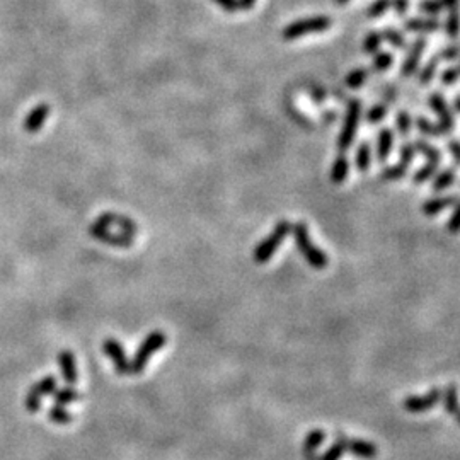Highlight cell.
I'll list each match as a JSON object with an SVG mask.
<instances>
[{"label": "cell", "mask_w": 460, "mask_h": 460, "mask_svg": "<svg viewBox=\"0 0 460 460\" xmlns=\"http://www.w3.org/2000/svg\"><path fill=\"white\" fill-rule=\"evenodd\" d=\"M290 232L293 234V239H295V244L297 248H299L300 254L306 258V261L310 264V266L316 268V270H322V268L328 266L329 264L328 254L314 246L312 239H310L309 234V227H307L306 223L297 222L295 226H292V230Z\"/></svg>", "instance_id": "1"}, {"label": "cell", "mask_w": 460, "mask_h": 460, "mask_svg": "<svg viewBox=\"0 0 460 460\" xmlns=\"http://www.w3.org/2000/svg\"><path fill=\"white\" fill-rule=\"evenodd\" d=\"M166 341H168V338H166L164 332L152 331L150 334L143 339L142 345L139 346L135 357H133V360H130V375L142 374L152 354H154L155 351L162 350L166 345Z\"/></svg>", "instance_id": "2"}, {"label": "cell", "mask_w": 460, "mask_h": 460, "mask_svg": "<svg viewBox=\"0 0 460 460\" xmlns=\"http://www.w3.org/2000/svg\"><path fill=\"white\" fill-rule=\"evenodd\" d=\"M361 110H363V104H361L360 99L348 101L345 121H343V128H341V132H339V137H338V148L343 152V154H345L348 148H350L354 142L358 123H360Z\"/></svg>", "instance_id": "3"}, {"label": "cell", "mask_w": 460, "mask_h": 460, "mask_svg": "<svg viewBox=\"0 0 460 460\" xmlns=\"http://www.w3.org/2000/svg\"><path fill=\"white\" fill-rule=\"evenodd\" d=\"M292 230V223L287 222V220H280V222L274 226L273 232L268 235L266 239L259 242L258 248L254 249V261L258 264H264L271 259V256L277 252V249L280 248L281 242L285 241V237L290 234Z\"/></svg>", "instance_id": "4"}, {"label": "cell", "mask_w": 460, "mask_h": 460, "mask_svg": "<svg viewBox=\"0 0 460 460\" xmlns=\"http://www.w3.org/2000/svg\"><path fill=\"white\" fill-rule=\"evenodd\" d=\"M332 21L328 16H314L307 17V19H299L295 23L288 24L287 28L281 31V38L287 41H293V39L300 38V36L312 34V32H322L328 31L331 28Z\"/></svg>", "instance_id": "5"}, {"label": "cell", "mask_w": 460, "mask_h": 460, "mask_svg": "<svg viewBox=\"0 0 460 460\" xmlns=\"http://www.w3.org/2000/svg\"><path fill=\"white\" fill-rule=\"evenodd\" d=\"M57 390V379L53 375L45 377L39 382H36L34 386L29 389L26 399H24V406L29 412H38L41 408V397L53 394Z\"/></svg>", "instance_id": "6"}, {"label": "cell", "mask_w": 460, "mask_h": 460, "mask_svg": "<svg viewBox=\"0 0 460 460\" xmlns=\"http://www.w3.org/2000/svg\"><path fill=\"white\" fill-rule=\"evenodd\" d=\"M336 440L343 445V450L354 455V457L375 459L379 455V448H377V445L370 443V441L357 440V438H350L343 433H338Z\"/></svg>", "instance_id": "7"}, {"label": "cell", "mask_w": 460, "mask_h": 460, "mask_svg": "<svg viewBox=\"0 0 460 460\" xmlns=\"http://www.w3.org/2000/svg\"><path fill=\"white\" fill-rule=\"evenodd\" d=\"M428 104L430 108L433 110V113L438 116V125H440L441 132L445 133H450L452 130H454V113H452L450 106H448V103L445 101V97L441 96L440 92H433L432 96L428 97Z\"/></svg>", "instance_id": "8"}, {"label": "cell", "mask_w": 460, "mask_h": 460, "mask_svg": "<svg viewBox=\"0 0 460 460\" xmlns=\"http://www.w3.org/2000/svg\"><path fill=\"white\" fill-rule=\"evenodd\" d=\"M103 350H104V353H106V357L113 361L116 374L130 375V360H128V357H126L123 346L119 345L116 339L108 338L106 341L103 343Z\"/></svg>", "instance_id": "9"}, {"label": "cell", "mask_w": 460, "mask_h": 460, "mask_svg": "<svg viewBox=\"0 0 460 460\" xmlns=\"http://www.w3.org/2000/svg\"><path fill=\"white\" fill-rule=\"evenodd\" d=\"M425 48H426V38L419 36L418 39H414V43H412L411 48H409V53L408 57H406L404 63L401 65V75H403V77L406 79L412 77V75L418 72L419 61H421Z\"/></svg>", "instance_id": "10"}, {"label": "cell", "mask_w": 460, "mask_h": 460, "mask_svg": "<svg viewBox=\"0 0 460 460\" xmlns=\"http://www.w3.org/2000/svg\"><path fill=\"white\" fill-rule=\"evenodd\" d=\"M89 234L90 237L97 239V241L101 242H106V244L114 246V248H130V246L133 244L132 235L116 234V232H110V229H104V227L96 226V223H92V226L89 227Z\"/></svg>", "instance_id": "11"}, {"label": "cell", "mask_w": 460, "mask_h": 460, "mask_svg": "<svg viewBox=\"0 0 460 460\" xmlns=\"http://www.w3.org/2000/svg\"><path fill=\"white\" fill-rule=\"evenodd\" d=\"M441 401V390L433 389L425 396H411L404 401V409L408 412H425L434 408Z\"/></svg>", "instance_id": "12"}, {"label": "cell", "mask_w": 460, "mask_h": 460, "mask_svg": "<svg viewBox=\"0 0 460 460\" xmlns=\"http://www.w3.org/2000/svg\"><path fill=\"white\" fill-rule=\"evenodd\" d=\"M96 226L104 227V229H110V227H118L123 234L126 235H135L137 234V223L132 219L123 215H116V213H103V215L97 217Z\"/></svg>", "instance_id": "13"}, {"label": "cell", "mask_w": 460, "mask_h": 460, "mask_svg": "<svg viewBox=\"0 0 460 460\" xmlns=\"http://www.w3.org/2000/svg\"><path fill=\"white\" fill-rule=\"evenodd\" d=\"M404 29L408 32H421V34H428V32H437L443 29V24L437 19V17H412L404 23Z\"/></svg>", "instance_id": "14"}, {"label": "cell", "mask_w": 460, "mask_h": 460, "mask_svg": "<svg viewBox=\"0 0 460 460\" xmlns=\"http://www.w3.org/2000/svg\"><path fill=\"white\" fill-rule=\"evenodd\" d=\"M58 365H60V372L61 375H63L65 382L70 383V386L77 383V361H75V357L72 354V351H60V353H58Z\"/></svg>", "instance_id": "15"}, {"label": "cell", "mask_w": 460, "mask_h": 460, "mask_svg": "<svg viewBox=\"0 0 460 460\" xmlns=\"http://www.w3.org/2000/svg\"><path fill=\"white\" fill-rule=\"evenodd\" d=\"M394 147V132L390 128H382L377 140V159L380 162H386L392 154Z\"/></svg>", "instance_id": "16"}, {"label": "cell", "mask_w": 460, "mask_h": 460, "mask_svg": "<svg viewBox=\"0 0 460 460\" xmlns=\"http://www.w3.org/2000/svg\"><path fill=\"white\" fill-rule=\"evenodd\" d=\"M441 401H443L445 411L448 414H452L454 418H457L460 414V403H459V387L455 383L445 387V390H441Z\"/></svg>", "instance_id": "17"}, {"label": "cell", "mask_w": 460, "mask_h": 460, "mask_svg": "<svg viewBox=\"0 0 460 460\" xmlns=\"http://www.w3.org/2000/svg\"><path fill=\"white\" fill-rule=\"evenodd\" d=\"M50 114V108L48 106H38L36 110H32L31 113L28 114L26 123H24V130L28 133H36L41 130V126L45 125V119L48 118Z\"/></svg>", "instance_id": "18"}, {"label": "cell", "mask_w": 460, "mask_h": 460, "mask_svg": "<svg viewBox=\"0 0 460 460\" xmlns=\"http://www.w3.org/2000/svg\"><path fill=\"white\" fill-rule=\"evenodd\" d=\"M459 201L457 197H443V198H434V200H428L425 201L423 205V213L428 217L437 215V213L443 212L445 208H450V206H455V203Z\"/></svg>", "instance_id": "19"}, {"label": "cell", "mask_w": 460, "mask_h": 460, "mask_svg": "<svg viewBox=\"0 0 460 460\" xmlns=\"http://www.w3.org/2000/svg\"><path fill=\"white\" fill-rule=\"evenodd\" d=\"M326 441V433L322 430H312L303 440V459H309L317 454V448Z\"/></svg>", "instance_id": "20"}, {"label": "cell", "mask_w": 460, "mask_h": 460, "mask_svg": "<svg viewBox=\"0 0 460 460\" xmlns=\"http://www.w3.org/2000/svg\"><path fill=\"white\" fill-rule=\"evenodd\" d=\"M348 172H350V161H348L346 155L341 152V154L334 159V164H332L331 168V181L334 184L345 183Z\"/></svg>", "instance_id": "21"}, {"label": "cell", "mask_w": 460, "mask_h": 460, "mask_svg": "<svg viewBox=\"0 0 460 460\" xmlns=\"http://www.w3.org/2000/svg\"><path fill=\"white\" fill-rule=\"evenodd\" d=\"M445 34L448 36V38L455 39L460 36V6H455L452 7V9H448V14H447V21H445Z\"/></svg>", "instance_id": "22"}, {"label": "cell", "mask_w": 460, "mask_h": 460, "mask_svg": "<svg viewBox=\"0 0 460 460\" xmlns=\"http://www.w3.org/2000/svg\"><path fill=\"white\" fill-rule=\"evenodd\" d=\"M372 162V152H370V143L368 142H361L358 145L357 155H354V164H357V169L360 172L368 171Z\"/></svg>", "instance_id": "23"}, {"label": "cell", "mask_w": 460, "mask_h": 460, "mask_svg": "<svg viewBox=\"0 0 460 460\" xmlns=\"http://www.w3.org/2000/svg\"><path fill=\"white\" fill-rule=\"evenodd\" d=\"M416 128H418L419 133L425 137H433V139H438V137L443 135L440 125H438V123L430 121V119L425 118V116H418V118H416Z\"/></svg>", "instance_id": "24"}, {"label": "cell", "mask_w": 460, "mask_h": 460, "mask_svg": "<svg viewBox=\"0 0 460 460\" xmlns=\"http://www.w3.org/2000/svg\"><path fill=\"white\" fill-rule=\"evenodd\" d=\"M382 38H383V41H387L389 45H392L394 48H397V50L408 48V39H406V36L403 34V32L397 31L396 28L387 26L382 31Z\"/></svg>", "instance_id": "25"}, {"label": "cell", "mask_w": 460, "mask_h": 460, "mask_svg": "<svg viewBox=\"0 0 460 460\" xmlns=\"http://www.w3.org/2000/svg\"><path fill=\"white\" fill-rule=\"evenodd\" d=\"M414 150L418 152V154L425 155L426 161L428 162H434V164H440L441 161V154L438 152L437 147H433V145H430L428 142H425V140H416L414 143Z\"/></svg>", "instance_id": "26"}, {"label": "cell", "mask_w": 460, "mask_h": 460, "mask_svg": "<svg viewBox=\"0 0 460 460\" xmlns=\"http://www.w3.org/2000/svg\"><path fill=\"white\" fill-rule=\"evenodd\" d=\"M368 75H370V70L368 68H354V70H351L350 74L346 75L345 79V84L346 87H350V89H360L361 86L367 82Z\"/></svg>", "instance_id": "27"}, {"label": "cell", "mask_w": 460, "mask_h": 460, "mask_svg": "<svg viewBox=\"0 0 460 460\" xmlns=\"http://www.w3.org/2000/svg\"><path fill=\"white\" fill-rule=\"evenodd\" d=\"M53 399H55V404L65 408L67 404L75 403V401L81 399V394H79L74 387H63V389L53 392Z\"/></svg>", "instance_id": "28"}, {"label": "cell", "mask_w": 460, "mask_h": 460, "mask_svg": "<svg viewBox=\"0 0 460 460\" xmlns=\"http://www.w3.org/2000/svg\"><path fill=\"white\" fill-rule=\"evenodd\" d=\"M394 65V55L389 52H377L372 60V70L387 72Z\"/></svg>", "instance_id": "29"}, {"label": "cell", "mask_w": 460, "mask_h": 460, "mask_svg": "<svg viewBox=\"0 0 460 460\" xmlns=\"http://www.w3.org/2000/svg\"><path fill=\"white\" fill-rule=\"evenodd\" d=\"M382 43H383L382 32L379 31L368 32L367 38L363 39V52L368 53V55H375V53L380 50V45H382Z\"/></svg>", "instance_id": "30"}, {"label": "cell", "mask_w": 460, "mask_h": 460, "mask_svg": "<svg viewBox=\"0 0 460 460\" xmlns=\"http://www.w3.org/2000/svg\"><path fill=\"white\" fill-rule=\"evenodd\" d=\"M438 61H440V60H438V57H433L432 60H428V63H426L425 67H423L421 70H419V74H418L419 84L426 86V84H430V82L433 81L434 74H437Z\"/></svg>", "instance_id": "31"}, {"label": "cell", "mask_w": 460, "mask_h": 460, "mask_svg": "<svg viewBox=\"0 0 460 460\" xmlns=\"http://www.w3.org/2000/svg\"><path fill=\"white\" fill-rule=\"evenodd\" d=\"M454 181H455V171H454V169H445V171H441L437 177H434L433 190L434 191L447 190L448 186H452V184H454Z\"/></svg>", "instance_id": "32"}, {"label": "cell", "mask_w": 460, "mask_h": 460, "mask_svg": "<svg viewBox=\"0 0 460 460\" xmlns=\"http://www.w3.org/2000/svg\"><path fill=\"white\" fill-rule=\"evenodd\" d=\"M343 454H345V450H343V445L339 443L338 440H334V443H332L331 447L324 452V454H321V455L316 454L306 460H339L343 457Z\"/></svg>", "instance_id": "33"}, {"label": "cell", "mask_w": 460, "mask_h": 460, "mask_svg": "<svg viewBox=\"0 0 460 460\" xmlns=\"http://www.w3.org/2000/svg\"><path fill=\"white\" fill-rule=\"evenodd\" d=\"M408 166L401 164V162H397L396 166H392V168H386L380 174V177H382L383 181H399L403 179L406 176V172H408Z\"/></svg>", "instance_id": "34"}, {"label": "cell", "mask_w": 460, "mask_h": 460, "mask_svg": "<svg viewBox=\"0 0 460 460\" xmlns=\"http://www.w3.org/2000/svg\"><path fill=\"white\" fill-rule=\"evenodd\" d=\"M437 169H438V164L426 161V164L414 174V177H412V183L414 184L426 183V181H430V177H433L434 174H437Z\"/></svg>", "instance_id": "35"}, {"label": "cell", "mask_w": 460, "mask_h": 460, "mask_svg": "<svg viewBox=\"0 0 460 460\" xmlns=\"http://www.w3.org/2000/svg\"><path fill=\"white\" fill-rule=\"evenodd\" d=\"M389 7H392V0H375L367 9V17H370V19L382 17L389 10Z\"/></svg>", "instance_id": "36"}, {"label": "cell", "mask_w": 460, "mask_h": 460, "mask_svg": "<svg viewBox=\"0 0 460 460\" xmlns=\"http://www.w3.org/2000/svg\"><path fill=\"white\" fill-rule=\"evenodd\" d=\"M387 113H389V106H387L386 103L374 104V106H372L370 110H368L367 121L370 123V125H377V123H380L383 118H386Z\"/></svg>", "instance_id": "37"}, {"label": "cell", "mask_w": 460, "mask_h": 460, "mask_svg": "<svg viewBox=\"0 0 460 460\" xmlns=\"http://www.w3.org/2000/svg\"><path fill=\"white\" fill-rule=\"evenodd\" d=\"M396 128L403 137H408L412 128V118L408 111L403 110L396 114Z\"/></svg>", "instance_id": "38"}, {"label": "cell", "mask_w": 460, "mask_h": 460, "mask_svg": "<svg viewBox=\"0 0 460 460\" xmlns=\"http://www.w3.org/2000/svg\"><path fill=\"white\" fill-rule=\"evenodd\" d=\"M50 419H52L53 423H57V425H68V423H72V414H68L67 409L61 408V406L55 404L52 409H50L48 412Z\"/></svg>", "instance_id": "39"}, {"label": "cell", "mask_w": 460, "mask_h": 460, "mask_svg": "<svg viewBox=\"0 0 460 460\" xmlns=\"http://www.w3.org/2000/svg\"><path fill=\"white\" fill-rule=\"evenodd\" d=\"M418 9L421 14H426V17H437L443 10V6L440 0H421Z\"/></svg>", "instance_id": "40"}, {"label": "cell", "mask_w": 460, "mask_h": 460, "mask_svg": "<svg viewBox=\"0 0 460 460\" xmlns=\"http://www.w3.org/2000/svg\"><path fill=\"white\" fill-rule=\"evenodd\" d=\"M416 155V150H414V145L412 143H403L399 148V162L404 166H411L412 159H414Z\"/></svg>", "instance_id": "41"}, {"label": "cell", "mask_w": 460, "mask_h": 460, "mask_svg": "<svg viewBox=\"0 0 460 460\" xmlns=\"http://www.w3.org/2000/svg\"><path fill=\"white\" fill-rule=\"evenodd\" d=\"M454 208L455 210H454V213H452V219L448 220L447 229L450 234H459L460 232V198H459V201L455 203Z\"/></svg>", "instance_id": "42"}, {"label": "cell", "mask_w": 460, "mask_h": 460, "mask_svg": "<svg viewBox=\"0 0 460 460\" xmlns=\"http://www.w3.org/2000/svg\"><path fill=\"white\" fill-rule=\"evenodd\" d=\"M460 79V72L457 70V67H448L443 74L440 75V81L443 86H454Z\"/></svg>", "instance_id": "43"}, {"label": "cell", "mask_w": 460, "mask_h": 460, "mask_svg": "<svg viewBox=\"0 0 460 460\" xmlns=\"http://www.w3.org/2000/svg\"><path fill=\"white\" fill-rule=\"evenodd\" d=\"M457 58H460V45L447 46V48H443L440 53H438V60L452 61L457 60Z\"/></svg>", "instance_id": "44"}, {"label": "cell", "mask_w": 460, "mask_h": 460, "mask_svg": "<svg viewBox=\"0 0 460 460\" xmlns=\"http://www.w3.org/2000/svg\"><path fill=\"white\" fill-rule=\"evenodd\" d=\"M213 2L222 7L226 12H237L239 10V0H213Z\"/></svg>", "instance_id": "45"}, {"label": "cell", "mask_w": 460, "mask_h": 460, "mask_svg": "<svg viewBox=\"0 0 460 460\" xmlns=\"http://www.w3.org/2000/svg\"><path fill=\"white\" fill-rule=\"evenodd\" d=\"M392 7L397 17H404L409 9V0H392Z\"/></svg>", "instance_id": "46"}, {"label": "cell", "mask_w": 460, "mask_h": 460, "mask_svg": "<svg viewBox=\"0 0 460 460\" xmlns=\"http://www.w3.org/2000/svg\"><path fill=\"white\" fill-rule=\"evenodd\" d=\"M448 152L452 154L454 161L457 162V166H460V142L459 140H450V142H448Z\"/></svg>", "instance_id": "47"}, {"label": "cell", "mask_w": 460, "mask_h": 460, "mask_svg": "<svg viewBox=\"0 0 460 460\" xmlns=\"http://www.w3.org/2000/svg\"><path fill=\"white\" fill-rule=\"evenodd\" d=\"M312 99L316 103H324L326 101V90L319 89V87H312Z\"/></svg>", "instance_id": "48"}, {"label": "cell", "mask_w": 460, "mask_h": 460, "mask_svg": "<svg viewBox=\"0 0 460 460\" xmlns=\"http://www.w3.org/2000/svg\"><path fill=\"white\" fill-rule=\"evenodd\" d=\"M256 6V0H239V10H249Z\"/></svg>", "instance_id": "49"}, {"label": "cell", "mask_w": 460, "mask_h": 460, "mask_svg": "<svg viewBox=\"0 0 460 460\" xmlns=\"http://www.w3.org/2000/svg\"><path fill=\"white\" fill-rule=\"evenodd\" d=\"M440 3L443 6V9H452V7L460 6V0H440Z\"/></svg>", "instance_id": "50"}, {"label": "cell", "mask_w": 460, "mask_h": 460, "mask_svg": "<svg viewBox=\"0 0 460 460\" xmlns=\"http://www.w3.org/2000/svg\"><path fill=\"white\" fill-rule=\"evenodd\" d=\"M454 111H457V113L460 114V94L455 97V101H454Z\"/></svg>", "instance_id": "51"}, {"label": "cell", "mask_w": 460, "mask_h": 460, "mask_svg": "<svg viewBox=\"0 0 460 460\" xmlns=\"http://www.w3.org/2000/svg\"><path fill=\"white\" fill-rule=\"evenodd\" d=\"M348 2H350V0H334L336 6H346Z\"/></svg>", "instance_id": "52"}, {"label": "cell", "mask_w": 460, "mask_h": 460, "mask_svg": "<svg viewBox=\"0 0 460 460\" xmlns=\"http://www.w3.org/2000/svg\"><path fill=\"white\" fill-rule=\"evenodd\" d=\"M455 67H457V70L460 72V61H459V65H455Z\"/></svg>", "instance_id": "53"}, {"label": "cell", "mask_w": 460, "mask_h": 460, "mask_svg": "<svg viewBox=\"0 0 460 460\" xmlns=\"http://www.w3.org/2000/svg\"><path fill=\"white\" fill-rule=\"evenodd\" d=\"M455 419H459V425H460V414L457 416V418H455Z\"/></svg>", "instance_id": "54"}]
</instances>
